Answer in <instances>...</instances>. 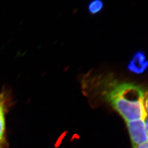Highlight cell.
<instances>
[{"label": "cell", "mask_w": 148, "mask_h": 148, "mask_svg": "<svg viewBox=\"0 0 148 148\" xmlns=\"http://www.w3.org/2000/svg\"><path fill=\"white\" fill-rule=\"evenodd\" d=\"M148 64V60L144 52L138 51L133 55L127 65V69L134 74H141L146 71Z\"/></svg>", "instance_id": "3"}, {"label": "cell", "mask_w": 148, "mask_h": 148, "mask_svg": "<svg viewBox=\"0 0 148 148\" xmlns=\"http://www.w3.org/2000/svg\"><path fill=\"white\" fill-rule=\"evenodd\" d=\"M5 131V120L3 116V106L0 102V142L3 140Z\"/></svg>", "instance_id": "5"}, {"label": "cell", "mask_w": 148, "mask_h": 148, "mask_svg": "<svg viewBox=\"0 0 148 148\" xmlns=\"http://www.w3.org/2000/svg\"><path fill=\"white\" fill-rule=\"evenodd\" d=\"M106 99L126 122L147 117V92L143 86L131 82L119 84L108 75Z\"/></svg>", "instance_id": "1"}, {"label": "cell", "mask_w": 148, "mask_h": 148, "mask_svg": "<svg viewBox=\"0 0 148 148\" xmlns=\"http://www.w3.org/2000/svg\"><path fill=\"white\" fill-rule=\"evenodd\" d=\"M133 148H148V143H145L140 145H138L136 147H133Z\"/></svg>", "instance_id": "6"}, {"label": "cell", "mask_w": 148, "mask_h": 148, "mask_svg": "<svg viewBox=\"0 0 148 148\" xmlns=\"http://www.w3.org/2000/svg\"><path fill=\"white\" fill-rule=\"evenodd\" d=\"M104 3L101 0H92L88 5V11L90 14H97L103 9Z\"/></svg>", "instance_id": "4"}, {"label": "cell", "mask_w": 148, "mask_h": 148, "mask_svg": "<svg viewBox=\"0 0 148 148\" xmlns=\"http://www.w3.org/2000/svg\"><path fill=\"white\" fill-rule=\"evenodd\" d=\"M127 122L128 132L133 147L148 143V119L133 120Z\"/></svg>", "instance_id": "2"}]
</instances>
